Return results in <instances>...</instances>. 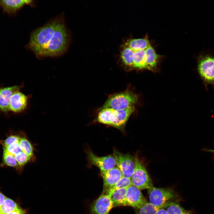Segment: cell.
Returning a JSON list of instances; mask_svg holds the SVG:
<instances>
[{"label":"cell","instance_id":"obj_29","mask_svg":"<svg viewBox=\"0 0 214 214\" xmlns=\"http://www.w3.org/2000/svg\"><path fill=\"white\" fill-rule=\"evenodd\" d=\"M156 214H169L166 210L162 208L158 209Z\"/></svg>","mask_w":214,"mask_h":214},{"label":"cell","instance_id":"obj_16","mask_svg":"<svg viewBox=\"0 0 214 214\" xmlns=\"http://www.w3.org/2000/svg\"><path fill=\"white\" fill-rule=\"evenodd\" d=\"M127 188H122L114 190L110 195L113 207L127 206L126 199Z\"/></svg>","mask_w":214,"mask_h":214},{"label":"cell","instance_id":"obj_25","mask_svg":"<svg viewBox=\"0 0 214 214\" xmlns=\"http://www.w3.org/2000/svg\"><path fill=\"white\" fill-rule=\"evenodd\" d=\"M19 141L13 143L6 147L3 148L4 151L7 152L14 156L18 153L23 151L19 144Z\"/></svg>","mask_w":214,"mask_h":214},{"label":"cell","instance_id":"obj_6","mask_svg":"<svg viewBox=\"0 0 214 214\" xmlns=\"http://www.w3.org/2000/svg\"><path fill=\"white\" fill-rule=\"evenodd\" d=\"M198 71L206 88L209 85L214 86V57L202 56L198 59Z\"/></svg>","mask_w":214,"mask_h":214},{"label":"cell","instance_id":"obj_27","mask_svg":"<svg viewBox=\"0 0 214 214\" xmlns=\"http://www.w3.org/2000/svg\"><path fill=\"white\" fill-rule=\"evenodd\" d=\"M6 214H28L27 210L21 208L19 209Z\"/></svg>","mask_w":214,"mask_h":214},{"label":"cell","instance_id":"obj_21","mask_svg":"<svg viewBox=\"0 0 214 214\" xmlns=\"http://www.w3.org/2000/svg\"><path fill=\"white\" fill-rule=\"evenodd\" d=\"M3 158L4 164L15 167L17 169L20 173H21L22 169L16 160L15 156L4 151Z\"/></svg>","mask_w":214,"mask_h":214},{"label":"cell","instance_id":"obj_26","mask_svg":"<svg viewBox=\"0 0 214 214\" xmlns=\"http://www.w3.org/2000/svg\"><path fill=\"white\" fill-rule=\"evenodd\" d=\"M21 137L18 135H11L4 140L0 141V143L2 145L3 148L6 147L13 143L19 141Z\"/></svg>","mask_w":214,"mask_h":214},{"label":"cell","instance_id":"obj_10","mask_svg":"<svg viewBox=\"0 0 214 214\" xmlns=\"http://www.w3.org/2000/svg\"><path fill=\"white\" fill-rule=\"evenodd\" d=\"M113 207L110 195L102 193L92 204L90 214H109Z\"/></svg>","mask_w":214,"mask_h":214},{"label":"cell","instance_id":"obj_17","mask_svg":"<svg viewBox=\"0 0 214 214\" xmlns=\"http://www.w3.org/2000/svg\"><path fill=\"white\" fill-rule=\"evenodd\" d=\"M151 44L147 37L131 39L127 40L123 45L132 49L140 50L147 48Z\"/></svg>","mask_w":214,"mask_h":214},{"label":"cell","instance_id":"obj_24","mask_svg":"<svg viewBox=\"0 0 214 214\" xmlns=\"http://www.w3.org/2000/svg\"><path fill=\"white\" fill-rule=\"evenodd\" d=\"M15 156L16 160L22 169L26 164L30 162H33L34 160L23 151L18 153Z\"/></svg>","mask_w":214,"mask_h":214},{"label":"cell","instance_id":"obj_2","mask_svg":"<svg viewBox=\"0 0 214 214\" xmlns=\"http://www.w3.org/2000/svg\"><path fill=\"white\" fill-rule=\"evenodd\" d=\"M135 110V106L122 110H114L105 108L99 110L97 121L118 129L125 130L127 122Z\"/></svg>","mask_w":214,"mask_h":214},{"label":"cell","instance_id":"obj_23","mask_svg":"<svg viewBox=\"0 0 214 214\" xmlns=\"http://www.w3.org/2000/svg\"><path fill=\"white\" fill-rule=\"evenodd\" d=\"M158 209L150 202H147L139 209L136 210V214H156Z\"/></svg>","mask_w":214,"mask_h":214},{"label":"cell","instance_id":"obj_7","mask_svg":"<svg viewBox=\"0 0 214 214\" xmlns=\"http://www.w3.org/2000/svg\"><path fill=\"white\" fill-rule=\"evenodd\" d=\"M113 155L116 160L117 167L120 170L123 176L130 178L135 167L134 157L129 153L123 154L116 150H114Z\"/></svg>","mask_w":214,"mask_h":214},{"label":"cell","instance_id":"obj_20","mask_svg":"<svg viewBox=\"0 0 214 214\" xmlns=\"http://www.w3.org/2000/svg\"><path fill=\"white\" fill-rule=\"evenodd\" d=\"M21 208L13 200L6 197L0 209L2 214H6Z\"/></svg>","mask_w":214,"mask_h":214},{"label":"cell","instance_id":"obj_12","mask_svg":"<svg viewBox=\"0 0 214 214\" xmlns=\"http://www.w3.org/2000/svg\"><path fill=\"white\" fill-rule=\"evenodd\" d=\"M126 199L127 206L136 210L139 209L148 202L141 190L132 185L127 188Z\"/></svg>","mask_w":214,"mask_h":214},{"label":"cell","instance_id":"obj_30","mask_svg":"<svg viewBox=\"0 0 214 214\" xmlns=\"http://www.w3.org/2000/svg\"><path fill=\"white\" fill-rule=\"evenodd\" d=\"M204 150L206 151H207L208 152H212V153L214 154V149H204Z\"/></svg>","mask_w":214,"mask_h":214},{"label":"cell","instance_id":"obj_28","mask_svg":"<svg viewBox=\"0 0 214 214\" xmlns=\"http://www.w3.org/2000/svg\"><path fill=\"white\" fill-rule=\"evenodd\" d=\"M7 197L0 191V208L2 205Z\"/></svg>","mask_w":214,"mask_h":214},{"label":"cell","instance_id":"obj_13","mask_svg":"<svg viewBox=\"0 0 214 214\" xmlns=\"http://www.w3.org/2000/svg\"><path fill=\"white\" fill-rule=\"evenodd\" d=\"M103 181L102 193L107 194L114 185L123 176L120 170L116 167L108 170L100 172Z\"/></svg>","mask_w":214,"mask_h":214},{"label":"cell","instance_id":"obj_4","mask_svg":"<svg viewBox=\"0 0 214 214\" xmlns=\"http://www.w3.org/2000/svg\"><path fill=\"white\" fill-rule=\"evenodd\" d=\"M150 202L158 209L163 208L170 203L177 201V195L170 188L154 187L148 189Z\"/></svg>","mask_w":214,"mask_h":214},{"label":"cell","instance_id":"obj_19","mask_svg":"<svg viewBox=\"0 0 214 214\" xmlns=\"http://www.w3.org/2000/svg\"><path fill=\"white\" fill-rule=\"evenodd\" d=\"M19 144L21 150L35 160L34 147L26 136L24 135L21 137Z\"/></svg>","mask_w":214,"mask_h":214},{"label":"cell","instance_id":"obj_3","mask_svg":"<svg viewBox=\"0 0 214 214\" xmlns=\"http://www.w3.org/2000/svg\"><path fill=\"white\" fill-rule=\"evenodd\" d=\"M138 96L130 90L110 95L99 110L105 108L122 110L135 106L138 101Z\"/></svg>","mask_w":214,"mask_h":214},{"label":"cell","instance_id":"obj_18","mask_svg":"<svg viewBox=\"0 0 214 214\" xmlns=\"http://www.w3.org/2000/svg\"><path fill=\"white\" fill-rule=\"evenodd\" d=\"M164 209L169 214H194L192 211L182 207L177 201L170 203Z\"/></svg>","mask_w":214,"mask_h":214},{"label":"cell","instance_id":"obj_11","mask_svg":"<svg viewBox=\"0 0 214 214\" xmlns=\"http://www.w3.org/2000/svg\"><path fill=\"white\" fill-rule=\"evenodd\" d=\"M23 83L20 85L0 87V112L8 115L9 106L11 97L16 91L24 87Z\"/></svg>","mask_w":214,"mask_h":214},{"label":"cell","instance_id":"obj_1","mask_svg":"<svg viewBox=\"0 0 214 214\" xmlns=\"http://www.w3.org/2000/svg\"><path fill=\"white\" fill-rule=\"evenodd\" d=\"M69 42L64 22L59 18L33 32L27 46L38 58L56 57L66 51Z\"/></svg>","mask_w":214,"mask_h":214},{"label":"cell","instance_id":"obj_15","mask_svg":"<svg viewBox=\"0 0 214 214\" xmlns=\"http://www.w3.org/2000/svg\"><path fill=\"white\" fill-rule=\"evenodd\" d=\"M31 0H0V7L5 12L10 14L15 13L24 5L31 4Z\"/></svg>","mask_w":214,"mask_h":214},{"label":"cell","instance_id":"obj_9","mask_svg":"<svg viewBox=\"0 0 214 214\" xmlns=\"http://www.w3.org/2000/svg\"><path fill=\"white\" fill-rule=\"evenodd\" d=\"M87 158L90 163L97 167L100 172H104L117 167L116 160L113 155L98 156L90 150H88Z\"/></svg>","mask_w":214,"mask_h":214},{"label":"cell","instance_id":"obj_14","mask_svg":"<svg viewBox=\"0 0 214 214\" xmlns=\"http://www.w3.org/2000/svg\"><path fill=\"white\" fill-rule=\"evenodd\" d=\"M152 47L151 44L147 48L144 49L135 50L130 48L132 50L133 70L147 69V59Z\"/></svg>","mask_w":214,"mask_h":214},{"label":"cell","instance_id":"obj_8","mask_svg":"<svg viewBox=\"0 0 214 214\" xmlns=\"http://www.w3.org/2000/svg\"><path fill=\"white\" fill-rule=\"evenodd\" d=\"M15 91L12 95L10 101L9 110L15 114L26 112L29 107V99L32 95H26L20 91Z\"/></svg>","mask_w":214,"mask_h":214},{"label":"cell","instance_id":"obj_5","mask_svg":"<svg viewBox=\"0 0 214 214\" xmlns=\"http://www.w3.org/2000/svg\"><path fill=\"white\" fill-rule=\"evenodd\" d=\"M135 167L130 178L132 185L140 190L148 189L154 187L152 180L144 164L138 155L134 156Z\"/></svg>","mask_w":214,"mask_h":214},{"label":"cell","instance_id":"obj_31","mask_svg":"<svg viewBox=\"0 0 214 214\" xmlns=\"http://www.w3.org/2000/svg\"><path fill=\"white\" fill-rule=\"evenodd\" d=\"M0 214H2L0 209Z\"/></svg>","mask_w":214,"mask_h":214},{"label":"cell","instance_id":"obj_22","mask_svg":"<svg viewBox=\"0 0 214 214\" xmlns=\"http://www.w3.org/2000/svg\"><path fill=\"white\" fill-rule=\"evenodd\" d=\"M132 185L130 178L123 176L112 188L107 194L110 195L114 190L120 188H127Z\"/></svg>","mask_w":214,"mask_h":214}]
</instances>
